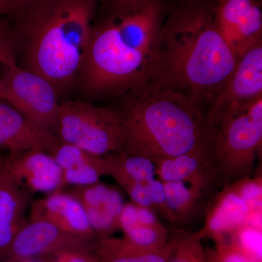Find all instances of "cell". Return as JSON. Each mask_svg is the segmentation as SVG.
Segmentation results:
<instances>
[{
  "label": "cell",
  "instance_id": "6da1fadb",
  "mask_svg": "<svg viewBox=\"0 0 262 262\" xmlns=\"http://www.w3.org/2000/svg\"><path fill=\"white\" fill-rule=\"evenodd\" d=\"M237 58L205 8L181 10L162 27L149 80L211 103L237 63Z\"/></svg>",
  "mask_w": 262,
  "mask_h": 262
},
{
  "label": "cell",
  "instance_id": "7a4b0ae2",
  "mask_svg": "<svg viewBox=\"0 0 262 262\" xmlns=\"http://www.w3.org/2000/svg\"><path fill=\"white\" fill-rule=\"evenodd\" d=\"M116 12L93 24L80 73L95 94L131 90L152 73L162 25L158 2L137 6L115 5Z\"/></svg>",
  "mask_w": 262,
  "mask_h": 262
},
{
  "label": "cell",
  "instance_id": "3957f363",
  "mask_svg": "<svg viewBox=\"0 0 262 262\" xmlns=\"http://www.w3.org/2000/svg\"><path fill=\"white\" fill-rule=\"evenodd\" d=\"M96 0H39L10 26L14 56L21 67L42 76L56 89L80 75L87 51Z\"/></svg>",
  "mask_w": 262,
  "mask_h": 262
},
{
  "label": "cell",
  "instance_id": "277c9868",
  "mask_svg": "<svg viewBox=\"0 0 262 262\" xmlns=\"http://www.w3.org/2000/svg\"><path fill=\"white\" fill-rule=\"evenodd\" d=\"M122 110V151L157 160L209 146L210 125L201 103L147 80L130 90Z\"/></svg>",
  "mask_w": 262,
  "mask_h": 262
},
{
  "label": "cell",
  "instance_id": "5b68a950",
  "mask_svg": "<svg viewBox=\"0 0 262 262\" xmlns=\"http://www.w3.org/2000/svg\"><path fill=\"white\" fill-rule=\"evenodd\" d=\"M209 151L219 182L252 173L262 142V96L225 108L209 122Z\"/></svg>",
  "mask_w": 262,
  "mask_h": 262
},
{
  "label": "cell",
  "instance_id": "8992f818",
  "mask_svg": "<svg viewBox=\"0 0 262 262\" xmlns=\"http://www.w3.org/2000/svg\"><path fill=\"white\" fill-rule=\"evenodd\" d=\"M56 132L61 142L98 156L123 149V125L117 111L84 101L60 103Z\"/></svg>",
  "mask_w": 262,
  "mask_h": 262
},
{
  "label": "cell",
  "instance_id": "52a82bcc",
  "mask_svg": "<svg viewBox=\"0 0 262 262\" xmlns=\"http://www.w3.org/2000/svg\"><path fill=\"white\" fill-rule=\"evenodd\" d=\"M57 93L54 84L42 76L17 63L3 65L0 75L1 99L34 125L53 134L60 104Z\"/></svg>",
  "mask_w": 262,
  "mask_h": 262
},
{
  "label": "cell",
  "instance_id": "ba28073f",
  "mask_svg": "<svg viewBox=\"0 0 262 262\" xmlns=\"http://www.w3.org/2000/svg\"><path fill=\"white\" fill-rule=\"evenodd\" d=\"M215 27L237 60L262 42V14L255 0H218Z\"/></svg>",
  "mask_w": 262,
  "mask_h": 262
},
{
  "label": "cell",
  "instance_id": "9c48e42d",
  "mask_svg": "<svg viewBox=\"0 0 262 262\" xmlns=\"http://www.w3.org/2000/svg\"><path fill=\"white\" fill-rule=\"evenodd\" d=\"M90 239L62 230L42 219H29L15 235L9 254L11 261H20L51 252L82 249Z\"/></svg>",
  "mask_w": 262,
  "mask_h": 262
},
{
  "label": "cell",
  "instance_id": "30bf717a",
  "mask_svg": "<svg viewBox=\"0 0 262 262\" xmlns=\"http://www.w3.org/2000/svg\"><path fill=\"white\" fill-rule=\"evenodd\" d=\"M5 168L20 187L28 192L51 194L65 186L59 165L50 153L29 149L9 154Z\"/></svg>",
  "mask_w": 262,
  "mask_h": 262
},
{
  "label": "cell",
  "instance_id": "8fae6325",
  "mask_svg": "<svg viewBox=\"0 0 262 262\" xmlns=\"http://www.w3.org/2000/svg\"><path fill=\"white\" fill-rule=\"evenodd\" d=\"M262 96V42L246 52L225 85L211 103L208 122L227 106Z\"/></svg>",
  "mask_w": 262,
  "mask_h": 262
},
{
  "label": "cell",
  "instance_id": "7c38bea8",
  "mask_svg": "<svg viewBox=\"0 0 262 262\" xmlns=\"http://www.w3.org/2000/svg\"><path fill=\"white\" fill-rule=\"evenodd\" d=\"M71 194L82 205L94 233L107 237L120 228V219L125 202L117 189L99 182L77 186Z\"/></svg>",
  "mask_w": 262,
  "mask_h": 262
},
{
  "label": "cell",
  "instance_id": "4fadbf2b",
  "mask_svg": "<svg viewBox=\"0 0 262 262\" xmlns=\"http://www.w3.org/2000/svg\"><path fill=\"white\" fill-rule=\"evenodd\" d=\"M60 142L56 134L27 120L8 103L0 102V149L9 154L29 149L49 153Z\"/></svg>",
  "mask_w": 262,
  "mask_h": 262
},
{
  "label": "cell",
  "instance_id": "5bb4252c",
  "mask_svg": "<svg viewBox=\"0 0 262 262\" xmlns=\"http://www.w3.org/2000/svg\"><path fill=\"white\" fill-rule=\"evenodd\" d=\"M29 219H42L68 233L91 239L96 235L82 205L70 192L56 191L32 202Z\"/></svg>",
  "mask_w": 262,
  "mask_h": 262
},
{
  "label": "cell",
  "instance_id": "9a60e30c",
  "mask_svg": "<svg viewBox=\"0 0 262 262\" xmlns=\"http://www.w3.org/2000/svg\"><path fill=\"white\" fill-rule=\"evenodd\" d=\"M156 175L163 182H182L206 191L219 183L209 147L154 162Z\"/></svg>",
  "mask_w": 262,
  "mask_h": 262
},
{
  "label": "cell",
  "instance_id": "2e32d148",
  "mask_svg": "<svg viewBox=\"0 0 262 262\" xmlns=\"http://www.w3.org/2000/svg\"><path fill=\"white\" fill-rule=\"evenodd\" d=\"M32 195L15 182L4 165L0 173V258L9 254L15 235L27 221Z\"/></svg>",
  "mask_w": 262,
  "mask_h": 262
},
{
  "label": "cell",
  "instance_id": "e0dca14e",
  "mask_svg": "<svg viewBox=\"0 0 262 262\" xmlns=\"http://www.w3.org/2000/svg\"><path fill=\"white\" fill-rule=\"evenodd\" d=\"M49 153L61 168L65 185H90L110 173L106 156L91 154L61 141Z\"/></svg>",
  "mask_w": 262,
  "mask_h": 262
},
{
  "label": "cell",
  "instance_id": "ac0fdd59",
  "mask_svg": "<svg viewBox=\"0 0 262 262\" xmlns=\"http://www.w3.org/2000/svg\"><path fill=\"white\" fill-rule=\"evenodd\" d=\"M253 211L247 203L227 186L212 202L206 215L204 228L198 234L202 238L209 236L215 242L247 225Z\"/></svg>",
  "mask_w": 262,
  "mask_h": 262
},
{
  "label": "cell",
  "instance_id": "d6986e66",
  "mask_svg": "<svg viewBox=\"0 0 262 262\" xmlns=\"http://www.w3.org/2000/svg\"><path fill=\"white\" fill-rule=\"evenodd\" d=\"M96 256L99 262H168L171 243L162 249H149L126 239L103 237L98 241Z\"/></svg>",
  "mask_w": 262,
  "mask_h": 262
},
{
  "label": "cell",
  "instance_id": "ffe728a7",
  "mask_svg": "<svg viewBox=\"0 0 262 262\" xmlns=\"http://www.w3.org/2000/svg\"><path fill=\"white\" fill-rule=\"evenodd\" d=\"M108 176L113 177L125 192L153 180L156 175L155 163L144 157L124 151L106 155Z\"/></svg>",
  "mask_w": 262,
  "mask_h": 262
},
{
  "label": "cell",
  "instance_id": "44dd1931",
  "mask_svg": "<svg viewBox=\"0 0 262 262\" xmlns=\"http://www.w3.org/2000/svg\"><path fill=\"white\" fill-rule=\"evenodd\" d=\"M120 228L123 231L129 242L149 249H162L167 246L169 234L160 222L147 224L140 222L136 216V205L127 203L124 205L120 219Z\"/></svg>",
  "mask_w": 262,
  "mask_h": 262
},
{
  "label": "cell",
  "instance_id": "7402d4cb",
  "mask_svg": "<svg viewBox=\"0 0 262 262\" xmlns=\"http://www.w3.org/2000/svg\"><path fill=\"white\" fill-rule=\"evenodd\" d=\"M163 184L168 220L170 222H184L189 219L206 193L185 182H163Z\"/></svg>",
  "mask_w": 262,
  "mask_h": 262
},
{
  "label": "cell",
  "instance_id": "603a6c76",
  "mask_svg": "<svg viewBox=\"0 0 262 262\" xmlns=\"http://www.w3.org/2000/svg\"><path fill=\"white\" fill-rule=\"evenodd\" d=\"M201 237L195 233H178L170 237L171 243L168 262H208Z\"/></svg>",
  "mask_w": 262,
  "mask_h": 262
},
{
  "label": "cell",
  "instance_id": "cb8c5ba5",
  "mask_svg": "<svg viewBox=\"0 0 262 262\" xmlns=\"http://www.w3.org/2000/svg\"><path fill=\"white\" fill-rule=\"evenodd\" d=\"M222 239L229 241L243 252L261 262V229L245 225Z\"/></svg>",
  "mask_w": 262,
  "mask_h": 262
},
{
  "label": "cell",
  "instance_id": "d4e9b609",
  "mask_svg": "<svg viewBox=\"0 0 262 262\" xmlns=\"http://www.w3.org/2000/svg\"><path fill=\"white\" fill-rule=\"evenodd\" d=\"M226 187V186H225ZM253 211H261V177H246L227 185Z\"/></svg>",
  "mask_w": 262,
  "mask_h": 262
},
{
  "label": "cell",
  "instance_id": "484cf974",
  "mask_svg": "<svg viewBox=\"0 0 262 262\" xmlns=\"http://www.w3.org/2000/svg\"><path fill=\"white\" fill-rule=\"evenodd\" d=\"M214 251H206L208 262H260L226 239L215 242Z\"/></svg>",
  "mask_w": 262,
  "mask_h": 262
},
{
  "label": "cell",
  "instance_id": "4316f807",
  "mask_svg": "<svg viewBox=\"0 0 262 262\" xmlns=\"http://www.w3.org/2000/svg\"><path fill=\"white\" fill-rule=\"evenodd\" d=\"M39 0H0V13L17 22L27 13V10Z\"/></svg>",
  "mask_w": 262,
  "mask_h": 262
},
{
  "label": "cell",
  "instance_id": "83f0119b",
  "mask_svg": "<svg viewBox=\"0 0 262 262\" xmlns=\"http://www.w3.org/2000/svg\"><path fill=\"white\" fill-rule=\"evenodd\" d=\"M16 63L11 40L10 25L8 22L0 24V64L9 65Z\"/></svg>",
  "mask_w": 262,
  "mask_h": 262
},
{
  "label": "cell",
  "instance_id": "f1b7e54d",
  "mask_svg": "<svg viewBox=\"0 0 262 262\" xmlns=\"http://www.w3.org/2000/svg\"><path fill=\"white\" fill-rule=\"evenodd\" d=\"M57 257L52 262H99L96 256H90L82 249H68L57 252Z\"/></svg>",
  "mask_w": 262,
  "mask_h": 262
},
{
  "label": "cell",
  "instance_id": "f546056e",
  "mask_svg": "<svg viewBox=\"0 0 262 262\" xmlns=\"http://www.w3.org/2000/svg\"><path fill=\"white\" fill-rule=\"evenodd\" d=\"M113 1L116 5L133 7L146 4V3H151V2H157L158 0H113Z\"/></svg>",
  "mask_w": 262,
  "mask_h": 262
},
{
  "label": "cell",
  "instance_id": "4dcf8cb0",
  "mask_svg": "<svg viewBox=\"0 0 262 262\" xmlns=\"http://www.w3.org/2000/svg\"><path fill=\"white\" fill-rule=\"evenodd\" d=\"M5 162V159L3 160L0 158V173H1V171L2 170H3V168H4Z\"/></svg>",
  "mask_w": 262,
  "mask_h": 262
},
{
  "label": "cell",
  "instance_id": "1f68e13d",
  "mask_svg": "<svg viewBox=\"0 0 262 262\" xmlns=\"http://www.w3.org/2000/svg\"><path fill=\"white\" fill-rule=\"evenodd\" d=\"M20 261H21L20 262H37L32 261V260L29 259V258H27V259L20 260Z\"/></svg>",
  "mask_w": 262,
  "mask_h": 262
},
{
  "label": "cell",
  "instance_id": "d6a6232c",
  "mask_svg": "<svg viewBox=\"0 0 262 262\" xmlns=\"http://www.w3.org/2000/svg\"><path fill=\"white\" fill-rule=\"evenodd\" d=\"M5 21H6V20H5V18L2 16L1 13H0V24L3 23Z\"/></svg>",
  "mask_w": 262,
  "mask_h": 262
},
{
  "label": "cell",
  "instance_id": "836d02e7",
  "mask_svg": "<svg viewBox=\"0 0 262 262\" xmlns=\"http://www.w3.org/2000/svg\"><path fill=\"white\" fill-rule=\"evenodd\" d=\"M0 100H2L1 99V94H0Z\"/></svg>",
  "mask_w": 262,
  "mask_h": 262
}]
</instances>
